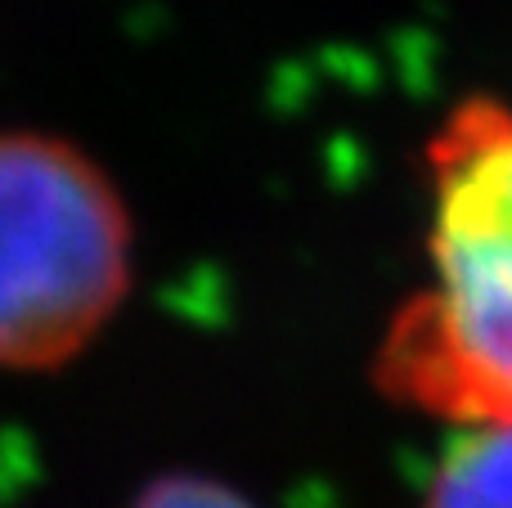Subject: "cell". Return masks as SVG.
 Masks as SVG:
<instances>
[{"label":"cell","mask_w":512,"mask_h":508,"mask_svg":"<svg viewBox=\"0 0 512 508\" xmlns=\"http://www.w3.org/2000/svg\"><path fill=\"white\" fill-rule=\"evenodd\" d=\"M423 158L432 284L391 315L378 387L445 423L512 428V104H454Z\"/></svg>","instance_id":"6da1fadb"},{"label":"cell","mask_w":512,"mask_h":508,"mask_svg":"<svg viewBox=\"0 0 512 508\" xmlns=\"http://www.w3.org/2000/svg\"><path fill=\"white\" fill-rule=\"evenodd\" d=\"M131 293V212L77 144L0 131V369H59Z\"/></svg>","instance_id":"7a4b0ae2"},{"label":"cell","mask_w":512,"mask_h":508,"mask_svg":"<svg viewBox=\"0 0 512 508\" xmlns=\"http://www.w3.org/2000/svg\"><path fill=\"white\" fill-rule=\"evenodd\" d=\"M423 508H512V428H468L441 455Z\"/></svg>","instance_id":"3957f363"},{"label":"cell","mask_w":512,"mask_h":508,"mask_svg":"<svg viewBox=\"0 0 512 508\" xmlns=\"http://www.w3.org/2000/svg\"><path fill=\"white\" fill-rule=\"evenodd\" d=\"M131 508H252V504L243 495H234L225 482H216V477L167 473L144 486Z\"/></svg>","instance_id":"277c9868"}]
</instances>
